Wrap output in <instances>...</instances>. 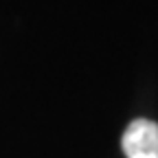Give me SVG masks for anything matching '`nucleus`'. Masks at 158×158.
Wrapping results in <instances>:
<instances>
[{
    "label": "nucleus",
    "mask_w": 158,
    "mask_h": 158,
    "mask_svg": "<svg viewBox=\"0 0 158 158\" xmlns=\"http://www.w3.org/2000/svg\"><path fill=\"white\" fill-rule=\"evenodd\" d=\"M121 147L127 158H158V123L134 118L123 132Z\"/></svg>",
    "instance_id": "f257e3e1"
}]
</instances>
